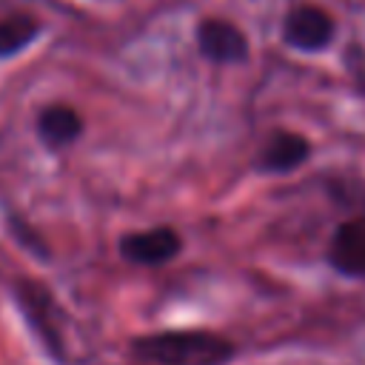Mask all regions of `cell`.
<instances>
[{
	"label": "cell",
	"instance_id": "6da1fadb",
	"mask_svg": "<svg viewBox=\"0 0 365 365\" xmlns=\"http://www.w3.org/2000/svg\"><path fill=\"white\" fill-rule=\"evenodd\" d=\"M131 354L151 365H225L237 348L228 336L202 328H174L131 339Z\"/></svg>",
	"mask_w": 365,
	"mask_h": 365
},
{
	"label": "cell",
	"instance_id": "7a4b0ae2",
	"mask_svg": "<svg viewBox=\"0 0 365 365\" xmlns=\"http://www.w3.org/2000/svg\"><path fill=\"white\" fill-rule=\"evenodd\" d=\"M14 302L23 311V319L29 322L31 334L40 339L46 354L57 362H66V339H63V308L54 297V291L34 279V277H17L11 285Z\"/></svg>",
	"mask_w": 365,
	"mask_h": 365
},
{
	"label": "cell",
	"instance_id": "3957f363",
	"mask_svg": "<svg viewBox=\"0 0 365 365\" xmlns=\"http://www.w3.org/2000/svg\"><path fill=\"white\" fill-rule=\"evenodd\" d=\"M117 251L123 259L134 265H165L180 257L182 251V237L171 225H151L145 231H131L123 234L117 242Z\"/></svg>",
	"mask_w": 365,
	"mask_h": 365
},
{
	"label": "cell",
	"instance_id": "277c9868",
	"mask_svg": "<svg viewBox=\"0 0 365 365\" xmlns=\"http://www.w3.org/2000/svg\"><path fill=\"white\" fill-rule=\"evenodd\" d=\"M194 37H197L200 54H202L205 60H211V63L228 66V63H245V60H248V51H251L248 37H245V31H242L237 23H231V20L205 17V20L197 23Z\"/></svg>",
	"mask_w": 365,
	"mask_h": 365
},
{
	"label": "cell",
	"instance_id": "5b68a950",
	"mask_svg": "<svg viewBox=\"0 0 365 365\" xmlns=\"http://www.w3.org/2000/svg\"><path fill=\"white\" fill-rule=\"evenodd\" d=\"M334 37V17L314 3L294 6L282 20V40L299 51H319Z\"/></svg>",
	"mask_w": 365,
	"mask_h": 365
},
{
	"label": "cell",
	"instance_id": "8992f818",
	"mask_svg": "<svg viewBox=\"0 0 365 365\" xmlns=\"http://www.w3.org/2000/svg\"><path fill=\"white\" fill-rule=\"evenodd\" d=\"M311 154V143L297 134V131H274L259 157H257V168L265 174H288L294 168H299Z\"/></svg>",
	"mask_w": 365,
	"mask_h": 365
},
{
	"label": "cell",
	"instance_id": "52a82bcc",
	"mask_svg": "<svg viewBox=\"0 0 365 365\" xmlns=\"http://www.w3.org/2000/svg\"><path fill=\"white\" fill-rule=\"evenodd\" d=\"M328 259L339 274L365 277V217H354L336 228Z\"/></svg>",
	"mask_w": 365,
	"mask_h": 365
},
{
	"label": "cell",
	"instance_id": "ba28073f",
	"mask_svg": "<svg viewBox=\"0 0 365 365\" xmlns=\"http://www.w3.org/2000/svg\"><path fill=\"white\" fill-rule=\"evenodd\" d=\"M83 128H86L83 114L68 103H51L46 108H40V114H37V137L43 140V145H48L54 151L77 143Z\"/></svg>",
	"mask_w": 365,
	"mask_h": 365
},
{
	"label": "cell",
	"instance_id": "9c48e42d",
	"mask_svg": "<svg viewBox=\"0 0 365 365\" xmlns=\"http://www.w3.org/2000/svg\"><path fill=\"white\" fill-rule=\"evenodd\" d=\"M40 34V20L31 11H11L0 17V60H9L29 48Z\"/></svg>",
	"mask_w": 365,
	"mask_h": 365
},
{
	"label": "cell",
	"instance_id": "30bf717a",
	"mask_svg": "<svg viewBox=\"0 0 365 365\" xmlns=\"http://www.w3.org/2000/svg\"><path fill=\"white\" fill-rule=\"evenodd\" d=\"M9 228H11V234H14L26 248H31V254H37L40 259H48V245H46L34 231H29L31 225H29L26 220H20V217L9 214Z\"/></svg>",
	"mask_w": 365,
	"mask_h": 365
}]
</instances>
